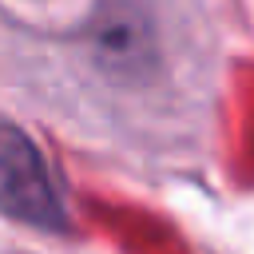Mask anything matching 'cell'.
I'll list each match as a JSON object with an SVG mask.
<instances>
[{
  "label": "cell",
  "mask_w": 254,
  "mask_h": 254,
  "mask_svg": "<svg viewBox=\"0 0 254 254\" xmlns=\"http://www.w3.org/2000/svg\"><path fill=\"white\" fill-rule=\"evenodd\" d=\"M0 214L28 222L36 230H67V210L60 187L36 151V143L0 119Z\"/></svg>",
  "instance_id": "6da1fadb"
}]
</instances>
